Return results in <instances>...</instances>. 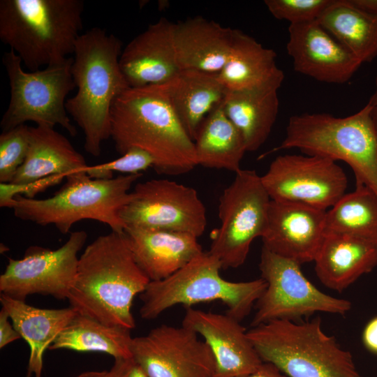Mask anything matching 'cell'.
<instances>
[{
  "instance_id": "cell-25",
  "label": "cell",
  "mask_w": 377,
  "mask_h": 377,
  "mask_svg": "<svg viewBox=\"0 0 377 377\" xmlns=\"http://www.w3.org/2000/svg\"><path fill=\"white\" fill-rule=\"evenodd\" d=\"M161 85L179 122L193 141L202 121L223 102L227 92L216 74L195 70H181Z\"/></svg>"
},
{
  "instance_id": "cell-13",
  "label": "cell",
  "mask_w": 377,
  "mask_h": 377,
  "mask_svg": "<svg viewBox=\"0 0 377 377\" xmlns=\"http://www.w3.org/2000/svg\"><path fill=\"white\" fill-rule=\"evenodd\" d=\"M119 212L125 226L201 236L207 226L205 207L195 189L167 179L138 183Z\"/></svg>"
},
{
  "instance_id": "cell-6",
  "label": "cell",
  "mask_w": 377,
  "mask_h": 377,
  "mask_svg": "<svg viewBox=\"0 0 377 377\" xmlns=\"http://www.w3.org/2000/svg\"><path fill=\"white\" fill-rule=\"evenodd\" d=\"M142 175L93 179L80 171L68 175L64 185L53 196L35 199L17 195L9 208L21 220L42 226L54 225L64 235L75 223L84 219L105 223L112 231L123 232L126 226L119 212L131 200L129 190Z\"/></svg>"
},
{
  "instance_id": "cell-18",
  "label": "cell",
  "mask_w": 377,
  "mask_h": 377,
  "mask_svg": "<svg viewBox=\"0 0 377 377\" xmlns=\"http://www.w3.org/2000/svg\"><path fill=\"white\" fill-rule=\"evenodd\" d=\"M286 50L296 72L323 82L346 83L362 64L318 20L290 24Z\"/></svg>"
},
{
  "instance_id": "cell-31",
  "label": "cell",
  "mask_w": 377,
  "mask_h": 377,
  "mask_svg": "<svg viewBox=\"0 0 377 377\" xmlns=\"http://www.w3.org/2000/svg\"><path fill=\"white\" fill-rule=\"evenodd\" d=\"M326 232L347 235L377 244V195L368 187L355 184L327 210Z\"/></svg>"
},
{
  "instance_id": "cell-30",
  "label": "cell",
  "mask_w": 377,
  "mask_h": 377,
  "mask_svg": "<svg viewBox=\"0 0 377 377\" xmlns=\"http://www.w3.org/2000/svg\"><path fill=\"white\" fill-rule=\"evenodd\" d=\"M131 330L103 324L77 313L48 350L66 349L77 352H98L117 358L131 357Z\"/></svg>"
},
{
  "instance_id": "cell-32",
  "label": "cell",
  "mask_w": 377,
  "mask_h": 377,
  "mask_svg": "<svg viewBox=\"0 0 377 377\" xmlns=\"http://www.w3.org/2000/svg\"><path fill=\"white\" fill-rule=\"evenodd\" d=\"M30 126L19 125L0 135V182L10 183L23 164L29 147Z\"/></svg>"
},
{
  "instance_id": "cell-41",
  "label": "cell",
  "mask_w": 377,
  "mask_h": 377,
  "mask_svg": "<svg viewBox=\"0 0 377 377\" xmlns=\"http://www.w3.org/2000/svg\"><path fill=\"white\" fill-rule=\"evenodd\" d=\"M357 7L377 14V0H350Z\"/></svg>"
},
{
  "instance_id": "cell-29",
  "label": "cell",
  "mask_w": 377,
  "mask_h": 377,
  "mask_svg": "<svg viewBox=\"0 0 377 377\" xmlns=\"http://www.w3.org/2000/svg\"><path fill=\"white\" fill-rule=\"evenodd\" d=\"M318 22L362 64L377 57V14L332 0Z\"/></svg>"
},
{
  "instance_id": "cell-34",
  "label": "cell",
  "mask_w": 377,
  "mask_h": 377,
  "mask_svg": "<svg viewBox=\"0 0 377 377\" xmlns=\"http://www.w3.org/2000/svg\"><path fill=\"white\" fill-rule=\"evenodd\" d=\"M153 157L146 151L137 147L128 149L121 157L113 161L87 165L84 171L93 179H111L114 172L135 175L153 168Z\"/></svg>"
},
{
  "instance_id": "cell-22",
  "label": "cell",
  "mask_w": 377,
  "mask_h": 377,
  "mask_svg": "<svg viewBox=\"0 0 377 377\" xmlns=\"http://www.w3.org/2000/svg\"><path fill=\"white\" fill-rule=\"evenodd\" d=\"M313 262L320 282L341 293L377 267V244L347 235L325 232Z\"/></svg>"
},
{
  "instance_id": "cell-33",
  "label": "cell",
  "mask_w": 377,
  "mask_h": 377,
  "mask_svg": "<svg viewBox=\"0 0 377 377\" xmlns=\"http://www.w3.org/2000/svg\"><path fill=\"white\" fill-rule=\"evenodd\" d=\"M332 0H265L267 10L276 19L299 24L318 20Z\"/></svg>"
},
{
  "instance_id": "cell-42",
  "label": "cell",
  "mask_w": 377,
  "mask_h": 377,
  "mask_svg": "<svg viewBox=\"0 0 377 377\" xmlns=\"http://www.w3.org/2000/svg\"><path fill=\"white\" fill-rule=\"evenodd\" d=\"M75 377H112L110 371H87L79 374Z\"/></svg>"
},
{
  "instance_id": "cell-4",
  "label": "cell",
  "mask_w": 377,
  "mask_h": 377,
  "mask_svg": "<svg viewBox=\"0 0 377 377\" xmlns=\"http://www.w3.org/2000/svg\"><path fill=\"white\" fill-rule=\"evenodd\" d=\"M82 0H1L0 39L29 71L73 54L82 29Z\"/></svg>"
},
{
  "instance_id": "cell-35",
  "label": "cell",
  "mask_w": 377,
  "mask_h": 377,
  "mask_svg": "<svg viewBox=\"0 0 377 377\" xmlns=\"http://www.w3.org/2000/svg\"><path fill=\"white\" fill-rule=\"evenodd\" d=\"M65 178L66 175H54L27 184L0 183V207L9 208L17 195L34 198L38 193L59 184Z\"/></svg>"
},
{
  "instance_id": "cell-20",
  "label": "cell",
  "mask_w": 377,
  "mask_h": 377,
  "mask_svg": "<svg viewBox=\"0 0 377 377\" xmlns=\"http://www.w3.org/2000/svg\"><path fill=\"white\" fill-rule=\"evenodd\" d=\"M124 233L134 258L150 281L166 279L203 252L195 236L127 226Z\"/></svg>"
},
{
  "instance_id": "cell-11",
  "label": "cell",
  "mask_w": 377,
  "mask_h": 377,
  "mask_svg": "<svg viewBox=\"0 0 377 377\" xmlns=\"http://www.w3.org/2000/svg\"><path fill=\"white\" fill-rule=\"evenodd\" d=\"M258 266L267 287L255 304L251 327L274 320L295 321L316 312L345 315L351 309L348 300L318 290L304 275L301 264L296 261L263 246Z\"/></svg>"
},
{
  "instance_id": "cell-5",
  "label": "cell",
  "mask_w": 377,
  "mask_h": 377,
  "mask_svg": "<svg viewBox=\"0 0 377 377\" xmlns=\"http://www.w3.org/2000/svg\"><path fill=\"white\" fill-rule=\"evenodd\" d=\"M292 148L346 162L354 172L355 184L368 187L377 195V132L368 103L346 117L327 113L291 116L284 140L260 158Z\"/></svg>"
},
{
  "instance_id": "cell-23",
  "label": "cell",
  "mask_w": 377,
  "mask_h": 377,
  "mask_svg": "<svg viewBox=\"0 0 377 377\" xmlns=\"http://www.w3.org/2000/svg\"><path fill=\"white\" fill-rule=\"evenodd\" d=\"M276 58L272 49L236 29L228 60L216 76L227 91L279 89L285 76Z\"/></svg>"
},
{
  "instance_id": "cell-1",
  "label": "cell",
  "mask_w": 377,
  "mask_h": 377,
  "mask_svg": "<svg viewBox=\"0 0 377 377\" xmlns=\"http://www.w3.org/2000/svg\"><path fill=\"white\" fill-rule=\"evenodd\" d=\"M150 282L137 264L124 233L98 237L79 258L68 301L77 313L133 330V300Z\"/></svg>"
},
{
  "instance_id": "cell-39",
  "label": "cell",
  "mask_w": 377,
  "mask_h": 377,
  "mask_svg": "<svg viewBox=\"0 0 377 377\" xmlns=\"http://www.w3.org/2000/svg\"><path fill=\"white\" fill-rule=\"evenodd\" d=\"M247 377H288L283 374L278 367L274 364L269 362H265L260 365V367L251 374Z\"/></svg>"
},
{
  "instance_id": "cell-27",
  "label": "cell",
  "mask_w": 377,
  "mask_h": 377,
  "mask_svg": "<svg viewBox=\"0 0 377 377\" xmlns=\"http://www.w3.org/2000/svg\"><path fill=\"white\" fill-rule=\"evenodd\" d=\"M222 105L241 132L247 151H255L266 142L276 121L279 108L278 89L227 91Z\"/></svg>"
},
{
  "instance_id": "cell-38",
  "label": "cell",
  "mask_w": 377,
  "mask_h": 377,
  "mask_svg": "<svg viewBox=\"0 0 377 377\" xmlns=\"http://www.w3.org/2000/svg\"><path fill=\"white\" fill-rule=\"evenodd\" d=\"M362 341L367 350L377 354V317L371 319L365 326Z\"/></svg>"
},
{
  "instance_id": "cell-7",
  "label": "cell",
  "mask_w": 377,
  "mask_h": 377,
  "mask_svg": "<svg viewBox=\"0 0 377 377\" xmlns=\"http://www.w3.org/2000/svg\"><path fill=\"white\" fill-rule=\"evenodd\" d=\"M247 336L262 361L288 377H362L351 353L324 332L319 318L271 320L252 327Z\"/></svg>"
},
{
  "instance_id": "cell-12",
  "label": "cell",
  "mask_w": 377,
  "mask_h": 377,
  "mask_svg": "<svg viewBox=\"0 0 377 377\" xmlns=\"http://www.w3.org/2000/svg\"><path fill=\"white\" fill-rule=\"evenodd\" d=\"M87 239L85 231H74L57 249L31 246L22 258H8L0 276L1 293L22 301L34 294L67 300L77 274L78 253Z\"/></svg>"
},
{
  "instance_id": "cell-26",
  "label": "cell",
  "mask_w": 377,
  "mask_h": 377,
  "mask_svg": "<svg viewBox=\"0 0 377 377\" xmlns=\"http://www.w3.org/2000/svg\"><path fill=\"white\" fill-rule=\"evenodd\" d=\"M87 165L84 156L54 128L30 126L27 157L10 183L27 184L54 175L67 177Z\"/></svg>"
},
{
  "instance_id": "cell-10",
  "label": "cell",
  "mask_w": 377,
  "mask_h": 377,
  "mask_svg": "<svg viewBox=\"0 0 377 377\" xmlns=\"http://www.w3.org/2000/svg\"><path fill=\"white\" fill-rule=\"evenodd\" d=\"M270 201L255 170L241 169L235 173L219 198L220 226L212 233L209 250L222 269L237 268L245 263L253 241L265 230Z\"/></svg>"
},
{
  "instance_id": "cell-2",
  "label": "cell",
  "mask_w": 377,
  "mask_h": 377,
  "mask_svg": "<svg viewBox=\"0 0 377 377\" xmlns=\"http://www.w3.org/2000/svg\"><path fill=\"white\" fill-rule=\"evenodd\" d=\"M110 122L116 150L121 154L132 147L146 151L158 174H185L198 165L194 142L161 84L128 89L114 101Z\"/></svg>"
},
{
  "instance_id": "cell-37",
  "label": "cell",
  "mask_w": 377,
  "mask_h": 377,
  "mask_svg": "<svg viewBox=\"0 0 377 377\" xmlns=\"http://www.w3.org/2000/svg\"><path fill=\"white\" fill-rule=\"evenodd\" d=\"M10 317L4 308L0 311V348L21 339L20 334L9 321Z\"/></svg>"
},
{
  "instance_id": "cell-16",
  "label": "cell",
  "mask_w": 377,
  "mask_h": 377,
  "mask_svg": "<svg viewBox=\"0 0 377 377\" xmlns=\"http://www.w3.org/2000/svg\"><path fill=\"white\" fill-rule=\"evenodd\" d=\"M326 212L303 203L271 200L263 246L301 265L314 261L326 232Z\"/></svg>"
},
{
  "instance_id": "cell-36",
  "label": "cell",
  "mask_w": 377,
  "mask_h": 377,
  "mask_svg": "<svg viewBox=\"0 0 377 377\" xmlns=\"http://www.w3.org/2000/svg\"><path fill=\"white\" fill-rule=\"evenodd\" d=\"M109 371L112 377H149L132 357L114 359Z\"/></svg>"
},
{
  "instance_id": "cell-15",
  "label": "cell",
  "mask_w": 377,
  "mask_h": 377,
  "mask_svg": "<svg viewBox=\"0 0 377 377\" xmlns=\"http://www.w3.org/2000/svg\"><path fill=\"white\" fill-rule=\"evenodd\" d=\"M131 357L149 377H213L215 362L208 345L193 330L161 325L133 337Z\"/></svg>"
},
{
  "instance_id": "cell-3",
  "label": "cell",
  "mask_w": 377,
  "mask_h": 377,
  "mask_svg": "<svg viewBox=\"0 0 377 377\" xmlns=\"http://www.w3.org/2000/svg\"><path fill=\"white\" fill-rule=\"evenodd\" d=\"M122 42L99 27L77 40L71 73L76 94L68 98V113L82 130L85 151L99 156L110 138V111L115 99L130 88L119 65Z\"/></svg>"
},
{
  "instance_id": "cell-28",
  "label": "cell",
  "mask_w": 377,
  "mask_h": 377,
  "mask_svg": "<svg viewBox=\"0 0 377 377\" xmlns=\"http://www.w3.org/2000/svg\"><path fill=\"white\" fill-rule=\"evenodd\" d=\"M198 165L236 173L247 151L244 138L223 110L222 103L205 118L194 140Z\"/></svg>"
},
{
  "instance_id": "cell-24",
  "label": "cell",
  "mask_w": 377,
  "mask_h": 377,
  "mask_svg": "<svg viewBox=\"0 0 377 377\" xmlns=\"http://www.w3.org/2000/svg\"><path fill=\"white\" fill-rule=\"evenodd\" d=\"M0 302L15 329L29 346L27 377H42L45 351L77 313L71 306L35 307L2 293Z\"/></svg>"
},
{
  "instance_id": "cell-17",
  "label": "cell",
  "mask_w": 377,
  "mask_h": 377,
  "mask_svg": "<svg viewBox=\"0 0 377 377\" xmlns=\"http://www.w3.org/2000/svg\"><path fill=\"white\" fill-rule=\"evenodd\" d=\"M182 325L208 345L215 362L213 377H247L263 363L240 321L193 307L186 308Z\"/></svg>"
},
{
  "instance_id": "cell-9",
  "label": "cell",
  "mask_w": 377,
  "mask_h": 377,
  "mask_svg": "<svg viewBox=\"0 0 377 377\" xmlns=\"http://www.w3.org/2000/svg\"><path fill=\"white\" fill-rule=\"evenodd\" d=\"M3 64L8 77L10 99L1 120L2 131L33 121L36 126L59 125L71 136L77 129L66 108V97L75 85L71 66L73 57L35 71H26L20 58L10 50Z\"/></svg>"
},
{
  "instance_id": "cell-21",
  "label": "cell",
  "mask_w": 377,
  "mask_h": 377,
  "mask_svg": "<svg viewBox=\"0 0 377 377\" xmlns=\"http://www.w3.org/2000/svg\"><path fill=\"white\" fill-rule=\"evenodd\" d=\"M235 31L202 16L175 23L174 45L180 70L219 73L228 60Z\"/></svg>"
},
{
  "instance_id": "cell-19",
  "label": "cell",
  "mask_w": 377,
  "mask_h": 377,
  "mask_svg": "<svg viewBox=\"0 0 377 377\" xmlns=\"http://www.w3.org/2000/svg\"><path fill=\"white\" fill-rule=\"evenodd\" d=\"M174 26L162 17L122 50L119 65L131 88L165 84L181 71L175 50Z\"/></svg>"
},
{
  "instance_id": "cell-14",
  "label": "cell",
  "mask_w": 377,
  "mask_h": 377,
  "mask_svg": "<svg viewBox=\"0 0 377 377\" xmlns=\"http://www.w3.org/2000/svg\"><path fill=\"white\" fill-rule=\"evenodd\" d=\"M271 200L303 203L327 211L346 194L347 176L334 160L318 155L276 156L260 176Z\"/></svg>"
},
{
  "instance_id": "cell-8",
  "label": "cell",
  "mask_w": 377,
  "mask_h": 377,
  "mask_svg": "<svg viewBox=\"0 0 377 377\" xmlns=\"http://www.w3.org/2000/svg\"><path fill=\"white\" fill-rule=\"evenodd\" d=\"M222 266L209 251H203L188 263L163 280L150 281L140 295L142 319L153 320L175 305L187 307L219 301L227 313L239 321L246 317L265 291L261 277L248 281H230L220 274Z\"/></svg>"
},
{
  "instance_id": "cell-40",
  "label": "cell",
  "mask_w": 377,
  "mask_h": 377,
  "mask_svg": "<svg viewBox=\"0 0 377 377\" xmlns=\"http://www.w3.org/2000/svg\"><path fill=\"white\" fill-rule=\"evenodd\" d=\"M370 107V114L377 132V75L375 78V89L368 103Z\"/></svg>"
}]
</instances>
